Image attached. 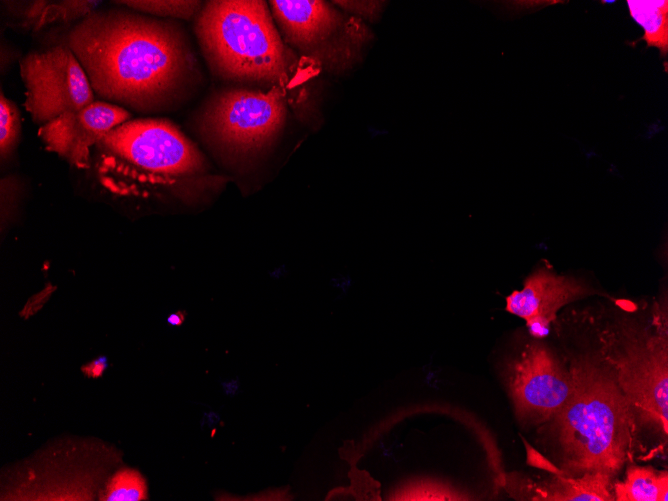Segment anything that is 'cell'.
Wrapping results in <instances>:
<instances>
[{"label":"cell","instance_id":"cell-1","mask_svg":"<svg viewBox=\"0 0 668 501\" xmlns=\"http://www.w3.org/2000/svg\"><path fill=\"white\" fill-rule=\"evenodd\" d=\"M117 6L94 11L67 34L94 94L145 116L190 103L206 77L184 25Z\"/></svg>","mask_w":668,"mask_h":501},{"label":"cell","instance_id":"cell-2","mask_svg":"<svg viewBox=\"0 0 668 501\" xmlns=\"http://www.w3.org/2000/svg\"><path fill=\"white\" fill-rule=\"evenodd\" d=\"M193 32L208 71L223 85L274 91L287 101L297 57L283 41L268 3L205 1Z\"/></svg>","mask_w":668,"mask_h":501},{"label":"cell","instance_id":"cell-3","mask_svg":"<svg viewBox=\"0 0 668 501\" xmlns=\"http://www.w3.org/2000/svg\"><path fill=\"white\" fill-rule=\"evenodd\" d=\"M574 388L552 418L564 469L611 478L630 453L634 416L611 373L589 361L571 366Z\"/></svg>","mask_w":668,"mask_h":501},{"label":"cell","instance_id":"cell-4","mask_svg":"<svg viewBox=\"0 0 668 501\" xmlns=\"http://www.w3.org/2000/svg\"><path fill=\"white\" fill-rule=\"evenodd\" d=\"M98 174L111 190L139 195L159 184L198 177L208 165L199 148L171 120L132 118L97 144Z\"/></svg>","mask_w":668,"mask_h":501},{"label":"cell","instance_id":"cell-5","mask_svg":"<svg viewBox=\"0 0 668 501\" xmlns=\"http://www.w3.org/2000/svg\"><path fill=\"white\" fill-rule=\"evenodd\" d=\"M286 118L287 102L279 93L222 85L204 97L189 123L210 150L239 162L268 150L281 135Z\"/></svg>","mask_w":668,"mask_h":501},{"label":"cell","instance_id":"cell-6","mask_svg":"<svg viewBox=\"0 0 668 501\" xmlns=\"http://www.w3.org/2000/svg\"><path fill=\"white\" fill-rule=\"evenodd\" d=\"M268 4L292 51L334 73L357 62L369 36L360 19L325 1L272 0Z\"/></svg>","mask_w":668,"mask_h":501},{"label":"cell","instance_id":"cell-7","mask_svg":"<svg viewBox=\"0 0 668 501\" xmlns=\"http://www.w3.org/2000/svg\"><path fill=\"white\" fill-rule=\"evenodd\" d=\"M19 69L25 87L23 106L39 127L95 100L87 74L69 46L68 36L29 51L20 59Z\"/></svg>","mask_w":668,"mask_h":501},{"label":"cell","instance_id":"cell-8","mask_svg":"<svg viewBox=\"0 0 668 501\" xmlns=\"http://www.w3.org/2000/svg\"><path fill=\"white\" fill-rule=\"evenodd\" d=\"M643 335L622 342L605 354L614 367L615 381L626 396L634 419L639 418L667 435V339Z\"/></svg>","mask_w":668,"mask_h":501},{"label":"cell","instance_id":"cell-9","mask_svg":"<svg viewBox=\"0 0 668 501\" xmlns=\"http://www.w3.org/2000/svg\"><path fill=\"white\" fill-rule=\"evenodd\" d=\"M506 373L517 417L526 421L552 419L573 392L571 371L540 343L527 345Z\"/></svg>","mask_w":668,"mask_h":501},{"label":"cell","instance_id":"cell-10","mask_svg":"<svg viewBox=\"0 0 668 501\" xmlns=\"http://www.w3.org/2000/svg\"><path fill=\"white\" fill-rule=\"evenodd\" d=\"M132 118L133 114L120 106L94 100L40 126L38 136L46 150L76 168L87 169L92 163V147L110 130Z\"/></svg>","mask_w":668,"mask_h":501},{"label":"cell","instance_id":"cell-11","mask_svg":"<svg viewBox=\"0 0 668 501\" xmlns=\"http://www.w3.org/2000/svg\"><path fill=\"white\" fill-rule=\"evenodd\" d=\"M595 293L574 277L540 268L526 278L521 290L506 297L505 309L524 319L531 335L541 338L548 333L561 307Z\"/></svg>","mask_w":668,"mask_h":501},{"label":"cell","instance_id":"cell-12","mask_svg":"<svg viewBox=\"0 0 668 501\" xmlns=\"http://www.w3.org/2000/svg\"><path fill=\"white\" fill-rule=\"evenodd\" d=\"M611 477L601 472H587L580 477L556 475L538 487L532 500L545 501H611Z\"/></svg>","mask_w":668,"mask_h":501},{"label":"cell","instance_id":"cell-13","mask_svg":"<svg viewBox=\"0 0 668 501\" xmlns=\"http://www.w3.org/2000/svg\"><path fill=\"white\" fill-rule=\"evenodd\" d=\"M613 488L617 501H667L668 475L652 467L630 466L625 479Z\"/></svg>","mask_w":668,"mask_h":501},{"label":"cell","instance_id":"cell-14","mask_svg":"<svg viewBox=\"0 0 668 501\" xmlns=\"http://www.w3.org/2000/svg\"><path fill=\"white\" fill-rule=\"evenodd\" d=\"M631 17L644 30L638 39L644 40L647 47H656L661 57L668 51V1L667 0H628Z\"/></svg>","mask_w":668,"mask_h":501},{"label":"cell","instance_id":"cell-15","mask_svg":"<svg viewBox=\"0 0 668 501\" xmlns=\"http://www.w3.org/2000/svg\"><path fill=\"white\" fill-rule=\"evenodd\" d=\"M5 24L13 29L36 33L52 24H59L54 1H1Z\"/></svg>","mask_w":668,"mask_h":501},{"label":"cell","instance_id":"cell-16","mask_svg":"<svg viewBox=\"0 0 668 501\" xmlns=\"http://www.w3.org/2000/svg\"><path fill=\"white\" fill-rule=\"evenodd\" d=\"M112 3L145 15L174 20H194L203 6L202 1L193 0H120Z\"/></svg>","mask_w":668,"mask_h":501},{"label":"cell","instance_id":"cell-17","mask_svg":"<svg viewBox=\"0 0 668 501\" xmlns=\"http://www.w3.org/2000/svg\"><path fill=\"white\" fill-rule=\"evenodd\" d=\"M22 122L18 106L0 92V154L7 159L16 149L21 136Z\"/></svg>","mask_w":668,"mask_h":501},{"label":"cell","instance_id":"cell-18","mask_svg":"<svg viewBox=\"0 0 668 501\" xmlns=\"http://www.w3.org/2000/svg\"><path fill=\"white\" fill-rule=\"evenodd\" d=\"M147 497V487L142 475L131 469H124L114 475L101 500L139 501Z\"/></svg>","mask_w":668,"mask_h":501},{"label":"cell","instance_id":"cell-19","mask_svg":"<svg viewBox=\"0 0 668 501\" xmlns=\"http://www.w3.org/2000/svg\"><path fill=\"white\" fill-rule=\"evenodd\" d=\"M392 500H466L448 486L436 482H418L397 491Z\"/></svg>","mask_w":668,"mask_h":501},{"label":"cell","instance_id":"cell-20","mask_svg":"<svg viewBox=\"0 0 668 501\" xmlns=\"http://www.w3.org/2000/svg\"><path fill=\"white\" fill-rule=\"evenodd\" d=\"M59 24L68 25L77 24L88 15L99 9L101 1L89 0H62L58 1Z\"/></svg>","mask_w":668,"mask_h":501},{"label":"cell","instance_id":"cell-21","mask_svg":"<svg viewBox=\"0 0 668 501\" xmlns=\"http://www.w3.org/2000/svg\"><path fill=\"white\" fill-rule=\"evenodd\" d=\"M342 11L355 18H374L380 2L374 1H334L332 2Z\"/></svg>","mask_w":668,"mask_h":501},{"label":"cell","instance_id":"cell-22","mask_svg":"<svg viewBox=\"0 0 668 501\" xmlns=\"http://www.w3.org/2000/svg\"><path fill=\"white\" fill-rule=\"evenodd\" d=\"M21 51L8 41H1V74L5 72L16 62L22 58Z\"/></svg>","mask_w":668,"mask_h":501},{"label":"cell","instance_id":"cell-23","mask_svg":"<svg viewBox=\"0 0 668 501\" xmlns=\"http://www.w3.org/2000/svg\"><path fill=\"white\" fill-rule=\"evenodd\" d=\"M105 368L106 363L102 360H99L83 368V371L87 376L97 378L103 374Z\"/></svg>","mask_w":668,"mask_h":501},{"label":"cell","instance_id":"cell-24","mask_svg":"<svg viewBox=\"0 0 668 501\" xmlns=\"http://www.w3.org/2000/svg\"><path fill=\"white\" fill-rule=\"evenodd\" d=\"M169 322L172 324H179L181 322V318L178 315H172L169 317Z\"/></svg>","mask_w":668,"mask_h":501}]
</instances>
